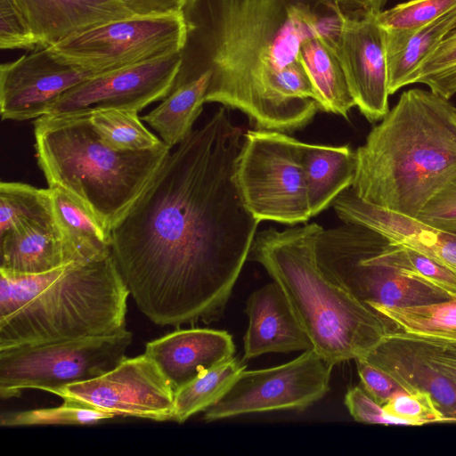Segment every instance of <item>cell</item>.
Wrapping results in <instances>:
<instances>
[{"mask_svg": "<svg viewBox=\"0 0 456 456\" xmlns=\"http://www.w3.org/2000/svg\"><path fill=\"white\" fill-rule=\"evenodd\" d=\"M50 189L55 224L69 262L90 261L111 254L110 234L67 193Z\"/></svg>", "mask_w": 456, "mask_h": 456, "instance_id": "24", "label": "cell"}, {"mask_svg": "<svg viewBox=\"0 0 456 456\" xmlns=\"http://www.w3.org/2000/svg\"><path fill=\"white\" fill-rule=\"evenodd\" d=\"M355 362L363 389L379 404L384 405L397 394L411 391L364 357L356 358Z\"/></svg>", "mask_w": 456, "mask_h": 456, "instance_id": "38", "label": "cell"}, {"mask_svg": "<svg viewBox=\"0 0 456 456\" xmlns=\"http://www.w3.org/2000/svg\"><path fill=\"white\" fill-rule=\"evenodd\" d=\"M332 206L343 223L368 227L391 243L425 254L456 272V233L442 231L411 217L368 204L352 188L341 192Z\"/></svg>", "mask_w": 456, "mask_h": 456, "instance_id": "16", "label": "cell"}, {"mask_svg": "<svg viewBox=\"0 0 456 456\" xmlns=\"http://www.w3.org/2000/svg\"><path fill=\"white\" fill-rule=\"evenodd\" d=\"M383 407L386 412L399 420L401 425L421 426L446 422L431 397L419 391L411 390L397 394Z\"/></svg>", "mask_w": 456, "mask_h": 456, "instance_id": "35", "label": "cell"}, {"mask_svg": "<svg viewBox=\"0 0 456 456\" xmlns=\"http://www.w3.org/2000/svg\"><path fill=\"white\" fill-rule=\"evenodd\" d=\"M368 228L343 223L322 228L316 257L324 273L373 312L379 307H406L452 298L443 289L397 270L370 261Z\"/></svg>", "mask_w": 456, "mask_h": 456, "instance_id": "9", "label": "cell"}, {"mask_svg": "<svg viewBox=\"0 0 456 456\" xmlns=\"http://www.w3.org/2000/svg\"><path fill=\"white\" fill-rule=\"evenodd\" d=\"M375 313L408 335L456 342V297L406 307H379Z\"/></svg>", "mask_w": 456, "mask_h": 456, "instance_id": "27", "label": "cell"}, {"mask_svg": "<svg viewBox=\"0 0 456 456\" xmlns=\"http://www.w3.org/2000/svg\"><path fill=\"white\" fill-rule=\"evenodd\" d=\"M301 161L313 217L328 208L341 192L352 186L356 153L348 145L301 142Z\"/></svg>", "mask_w": 456, "mask_h": 456, "instance_id": "22", "label": "cell"}, {"mask_svg": "<svg viewBox=\"0 0 456 456\" xmlns=\"http://www.w3.org/2000/svg\"><path fill=\"white\" fill-rule=\"evenodd\" d=\"M402 333L419 355L456 382V351L435 339Z\"/></svg>", "mask_w": 456, "mask_h": 456, "instance_id": "40", "label": "cell"}, {"mask_svg": "<svg viewBox=\"0 0 456 456\" xmlns=\"http://www.w3.org/2000/svg\"><path fill=\"white\" fill-rule=\"evenodd\" d=\"M174 85L210 74L206 102L240 110L256 128L292 132L318 108L294 99L283 69L314 36L336 48L344 12L332 0H187Z\"/></svg>", "mask_w": 456, "mask_h": 456, "instance_id": "2", "label": "cell"}, {"mask_svg": "<svg viewBox=\"0 0 456 456\" xmlns=\"http://www.w3.org/2000/svg\"><path fill=\"white\" fill-rule=\"evenodd\" d=\"M235 346L224 330L202 328L177 330L150 341L145 352L174 391L232 358Z\"/></svg>", "mask_w": 456, "mask_h": 456, "instance_id": "17", "label": "cell"}, {"mask_svg": "<svg viewBox=\"0 0 456 456\" xmlns=\"http://www.w3.org/2000/svg\"><path fill=\"white\" fill-rule=\"evenodd\" d=\"M34 136L48 187L67 193L110 234L171 152L167 144L142 151L113 149L88 111L42 116L34 121Z\"/></svg>", "mask_w": 456, "mask_h": 456, "instance_id": "6", "label": "cell"}, {"mask_svg": "<svg viewBox=\"0 0 456 456\" xmlns=\"http://www.w3.org/2000/svg\"><path fill=\"white\" fill-rule=\"evenodd\" d=\"M180 61L178 52L92 77L66 92L47 115L98 109L138 113L170 93Z\"/></svg>", "mask_w": 456, "mask_h": 456, "instance_id": "13", "label": "cell"}, {"mask_svg": "<svg viewBox=\"0 0 456 456\" xmlns=\"http://www.w3.org/2000/svg\"><path fill=\"white\" fill-rule=\"evenodd\" d=\"M456 5V0H410L377 13L386 37L387 57L398 53L419 28Z\"/></svg>", "mask_w": 456, "mask_h": 456, "instance_id": "30", "label": "cell"}, {"mask_svg": "<svg viewBox=\"0 0 456 456\" xmlns=\"http://www.w3.org/2000/svg\"><path fill=\"white\" fill-rule=\"evenodd\" d=\"M437 341L440 342L441 344H443L444 346L456 351V342H445V341H441V340H437Z\"/></svg>", "mask_w": 456, "mask_h": 456, "instance_id": "43", "label": "cell"}, {"mask_svg": "<svg viewBox=\"0 0 456 456\" xmlns=\"http://www.w3.org/2000/svg\"><path fill=\"white\" fill-rule=\"evenodd\" d=\"M69 263L55 222H30L0 234V271L39 274Z\"/></svg>", "mask_w": 456, "mask_h": 456, "instance_id": "21", "label": "cell"}, {"mask_svg": "<svg viewBox=\"0 0 456 456\" xmlns=\"http://www.w3.org/2000/svg\"><path fill=\"white\" fill-rule=\"evenodd\" d=\"M298 58L313 84L320 110L348 118L355 102L336 48L322 37H311L300 45Z\"/></svg>", "mask_w": 456, "mask_h": 456, "instance_id": "23", "label": "cell"}, {"mask_svg": "<svg viewBox=\"0 0 456 456\" xmlns=\"http://www.w3.org/2000/svg\"><path fill=\"white\" fill-rule=\"evenodd\" d=\"M51 394L114 417L155 421L174 419L175 392L146 354L126 357L99 377L62 387Z\"/></svg>", "mask_w": 456, "mask_h": 456, "instance_id": "12", "label": "cell"}, {"mask_svg": "<svg viewBox=\"0 0 456 456\" xmlns=\"http://www.w3.org/2000/svg\"><path fill=\"white\" fill-rule=\"evenodd\" d=\"M416 218L434 228L456 233V176L428 200Z\"/></svg>", "mask_w": 456, "mask_h": 456, "instance_id": "37", "label": "cell"}, {"mask_svg": "<svg viewBox=\"0 0 456 456\" xmlns=\"http://www.w3.org/2000/svg\"><path fill=\"white\" fill-rule=\"evenodd\" d=\"M316 223L257 233L251 258L284 291L313 349L329 364L365 356L389 332L388 323L331 281L320 267Z\"/></svg>", "mask_w": 456, "mask_h": 456, "instance_id": "5", "label": "cell"}, {"mask_svg": "<svg viewBox=\"0 0 456 456\" xmlns=\"http://www.w3.org/2000/svg\"><path fill=\"white\" fill-rule=\"evenodd\" d=\"M129 295L112 253L39 274L0 271V349L117 332Z\"/></svg>", "mask_w": 456, "mask_h": 456, "instance_id": "4", "label": "cell"}, {"mask_svg": "<svg viewBox=\"0 0 456 456\" xmlns=\"http://www.w3.org/2000/svg\"><path fill=\"white\" fill-rule=\"evenodd\" d=\"M41 48L134 16L118 0H14Z\"/></svg>", "mask_w": 456, "mask_h": 456, "instance_id": "19", "label": "cell"}, {"mask_svg": "<svg viewBox=\"0 0 456 456\" xmlns=\"http://www.w3.org/2000/svg\"><path fill=\"white\" fill-rule=\"evenodd\" d=\"M417 83L448 100L456 94V24L421 62L409 85Z\"/></svg>", "mask_w": 456, "mask_h": 456, "instance_id": "33", "label": "cell"}, {"mask_svg": "<svg viewBox=\"0 0 456 456\" xmlns=\"http://www.w3.org/2000/svg\"><path fill=\"white\" fill-rule=\"evenodd\" d=\"M355 153V195L416 217L456 176V108L431 90L404 91Z\"/></svg>", "mask_w": 456, "mask_h": 456, "instance_id": "3", "label": "cell"}, {"mask_svg": "<svg viewBox=\"0 0 456 456\" xmlns=\"http://www.w3.org/2000/svg\"><path fill=\"white\" fill-rule=\"evenodd\" d=\"M241 128L220 107L168 154L110 232L139 310L159 326L219 319L260 223L240 193Z\"/></svg>", "mask_w": 456, "mask_h": 456, "instance_id": "1", "label": "cell"}, {"mask_svg": "<svg viewBox=\"0 0 456 456\" xmlns=\"http://www.w3.org/2000/svg\"><path fill=\"white\" fill-rule=\"evenodd\" d=\"M63 401L61 405L53 408L3 412L0 416V425L8 428L39 425H87L114 417L72 401Z\"/></svg>", "mask_w": 456, "mask_h": 456, "instance_id": "34", "label": "cell"}, {"mask_svg": "<svg viewBox=\"0 0 456 456\" xmlns=\"http://www.w3.org/2000/svg\"><path fill=\"white\" fill-rule=\"evenodd\" d=\"M367 256L374 263L394 268L456 297L454 270L417 250L391 243L370 228L367 232Z\"/></svg>", "mask_w": 456, "mask_h": 456, "instance_id": "26", "label": "cell"}, {"mask_svg": "<svg viewBox=\"0 0 456 456\" xmlns=\"http://www.w3.org/2000/svg\"><path fill=\"white\" fill-rule=\"evenodd\" d=\"M455 24L456 5L438 19L417 30L398 53L387 57L389 94H394L409 85L411 77L421 62Z\"/></svg>", "mask_w": 456, "mask_h": 456, "instance_id": "28", "label": "cell"}, {"mask_svg": "<svg viewBox=\"0 0 456 456\" xmlns=\"http://www.w3.org/2000/svg\"><path fill=\"white\" fill-rule=\"evenodd\" d=\"M332 368L309 349L279 366L244 370L222 398L205 411L204 419L278 410L304 411L328 393Z\"/></svg>", "mask_w": 456, "mask_h": 456, "instance_id": "11", "label": "cell"}, {"mask_svg": "<svg viewBox=\"0 0 456 456\" xmlns=\"http://www.w3.org/2000/svg\"><path fill=\"white\" fill-rule=\"evenodd\" d=\"M236 180L246 208L259 222L295 225L312 217L301 142L284 132L247 130Z\"/></svg>", "mask_w": 456, "mask_h": 456, "instance_id": "7", "label": "cell"}, {"mask_svg": "<svg viewBox=\"0 0 456 456\" xmlns=\"http://www.w3.org/2000/svg\"><path fill=\"white\" fill-rule=\"evenodd\" d=\"M248 327L244 336L243 360L267 353L313 349V343L280 285L270 282L248 298Z\"/></svg>", "mask_w": 456, "mask_h": 456, "instance_id": "18", "label": "cell"}, {"mask_svg": "<svg viewBox=\"0 0 456 456\" xmlns=\"http://www.w3.org/2000/svg\"><path fill=\"white\" fill-rule=\"evenodd\" d=\"M0 48L29 51L41 48L14 0H0Z\"/></svg>", "mask_w": 456, "mask_h": 456, "instance_id": "36", "label": "cell"}, {"mask_svg": "<svg viewBox=\"0 0 456 456\" xmlns=\"http://www.w3.org/2000/svg\"><path fill=\"white\" fill-rule=\"evenodd\" d=\"M133 335L117 332L0 349V397L20 396L27 388L51 393L99 377L126 356Z\"/></svg>", "mask_w": 456, "mask_h": 456, "instance_id": "8", "label": "cell"}, {"mask_svg": "<svg viewBox=\"0 0 456 456\" xmlns=\"http://www.w3.org/2000/svg\"><path fill=\"white\" fill-rule=\"evenodd\" d=\"M182 14L132 16L112 20L49 47L58 57L94 76L181 51Z\"/></svg>", "mask_w": 456, "mask_h": 456, "instance_id": "10", "label": "cell"}, {"mask_svg": "<svg viewBox=\"0 0 456 456\" xmlns=\"http://www.w3.org/2000/svg\"><path fill=\"white\" fill-rule=\"evenodd\" d=\"M94 75L70 65L49 47L0 66L3 120L24 121L47 115L69 89Z\"/></svg>", "mask_w": 456, "mask_h": 456, "instance_id": "14", "label": "cell"}, {"mask_svg": "<svg viewBox=\"0 0 456 456\" xmlns=\"http://www.w3.org/2000/svg\"><path fill=\"white\" fill-rule=\"evenodd\" d=\"M344 13L336 52L355 106L374 123L389 111L385 32L377 13Z\"/></svg>", "mask_w": 456, "mask_h": 456, "instance_id": "15", "label": "cell"}, {"mask_svg": "<svg viewBox=\"0 0 456 456\" xmlns=\"http://www.w3.org/2000/svg\"><path fill=\"white\" fill-rule=\"evenodd\" d=\"M209 79L208 72L196 79L173 85L161 103L141 119L170 148L178 145L191 133L193 124L202 111Z\"/></svg>", "mask_w": 456, "mask_h": 456, "instance_id": "25", "label": "cell"}, {"mask_svg": "<svg viewBox=\"0 0 456 456\" xmlns=\"http://www.w3.org/2000/svg\"><path fill=\"white\" fill-rule=\"evenodd\" d=\"M88 112L98 134L113 149L142 151L166 145L142 125L137 112L117 109H98Z\"/></svg>", "mask_w": 456, "mask_h": 456, "instance_id": "32", "label": "cell"}, {"mask_svg": "<svg viewBox=\"0 0 456 456\" xmlns=\"http://www.w3.org/2000/svg\"><path fill=\"white\" fill-rule=\"evenodd\" d=\"M134 16L179 14L187 0H118Z\"/></svg>", "mask_w": 456, "mask_h": 456, "instance_id": "41", "label": "cell"}, {"mask_svg": "<svg viewBox=\"0 0 456 456\" xmlns=\"http://www.w3.org/2000/svg\"><path fill=\"white\" fill-rule=\"evenodd\" d=\"M340 7L353 9L352 12L379 13L387 0H332Z\"/></svg>", "mask_w": 456, "mask_h": 456, "instance_id": "42", "label": "cell"}, {"mask_svg": "<svg viewBox=\"0 0 456 456\" xmlns=\"http://www.w3.org/2000/svg\"><path fill=\"white\" fill-rule=\"evenodd\" d=\"M244 370L246 365L232 357L178 389L175 394L173 420L183 423L192 415L208 410L222 398Z\"/></svg>", "mask_w": 456, "mask_h": 456, "instance_id": "29", "label": "cell"}, {"mask_svg": "<svg viewBox=\"0 0 456 456\" xmlns=\"http://www.w3.org/2000/svg\"><path fill=\"white\" fill-rule=\"evenodd\" d=\"M345 405L354 420L368 424L401 425L389 416L383 405L376 402L363 387H354L347 390Z\"/></svg>", "mask_w": 456, "mask_h": 456, "instance_id": "39", "label": "cell"}, {"mask_svg": "<svg viewBox=\"0 0 456 456\" xmlns=\"http://www.w3.org/2000/svg\"><path fill=\"white\" fill-rule=\"evenodd\" d=\"M410 390L428 394L447 423H456V382L426 362L400 331H389L363 356Z\"/></svg>", "mask_w": 456, "mask_h": 456, "instance_id": "20", "label": "cell"}, {"mask_svg": "<svg viewBox=\"0 0 456 456\" xmlns=\"http://www.w3.org/2000/svg\"><path fill=\"white\" fill-rule=\"evenodd\" d=\"M30 222H55L51 189L1 182L0 234Z\"/></svg>", "mask_w": 456, "mask_h": 456, "instance_id": "31", "label": "cell"}]
</instances>
